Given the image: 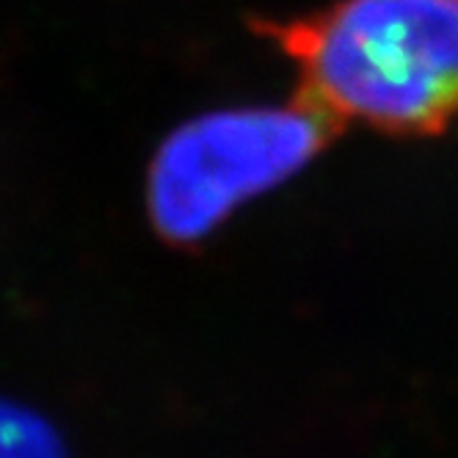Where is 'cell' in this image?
<instances>
[{
	"label": "cell",
	"instance_id": "obj_2",
	"mask_svg": "<svg viewBox=\"0 0 458 458\" xmlns=\"http://www.w3.org/2000/svg\"><path fill=\"white\" fill-rule=\"evenodd\" d=\"M340 124L299 97L284 108H233L191 119L163 141L149 172V216L157 233L193 243L307 163Z\"/></svg>",
	"mask_w": 458,
	"mask_h": 458
},
{
	"label": "cell",
	"instance_id": "obj_1",
	"mask_svg": "<svg viewBox=\"0 0 458 458\" xmlns=\"http://www.w3.org/2000/svg\"><path fill=\"white\" fill-rule=\"evenodd\" d=\"M257 28L299 67V100L337 124L437 136L458 119V0H335Z\"/></svg>",
	"mask_w": 458,
	"mask_h": 458
},
{
	"label": "cell",
	"instance_id": "obj_3",
	"mask_svg": "<svg viewBox=\"0 0 458 458\" xmlns=\"http://www.w3.org/2000/svg\"><path fill=\"white\" fill-rule=\"evenodd\" d=\"M0 458H67V450L42 414L0 401Z\"/></svg>",
	"mask_w": 458,
	"mask_h": 458
}]
</instances>
